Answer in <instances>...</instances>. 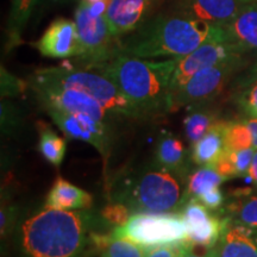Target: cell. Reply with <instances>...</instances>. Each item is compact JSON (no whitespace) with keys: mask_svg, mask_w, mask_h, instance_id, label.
<instances>
[{"mask_svg":"<svg viewBox=\"0 0 257 257\" xmlns=\"http://www.w3.org/2000/svg\"><path fill=\"white\" fill-rule=\"evenodd\" d=\"M98 218L87 210L46 206L22 223L18 249L22 257L92 256L91 236Z\"/></svg>","mask_w":257,"mask_h":257,"instance_id":"cell-1","label":"cell"},{"mask_svg":"<svg viewBox=\"0 0 257 257\" xmlns=\"http://www.w3.org/2000/svg\"><path fill=\"white\" fill-rule=\"evenodd\" d=\"M225 41L223 27L181 15H159L117 41L115 55L181 59L210 41ZM226 42V41H225Z\"/></svg>","mask_w":257,"mask_h":257,"instance_id":"cell-2","label":"cell"},{"mask_svg":"<svg viewBox=\"0 0 257 257\" xmlns=\"http://www.w3.org/2000/svg\"><path fill=\"white\" fill-rule=\"evenodd\" d=\"M178 59L162 61L117 54L98 68L108 76L144 117L172 111L170 81Z\"/></svg>","mask_w":257,"mask_h":257,"instance_id":"cell-3","label":"cell"},{"mask_svg":"<svg viewBox=\"0 0 257 257\" xmlns=\"http://www.w3.org/2000/svg\"><path fill=\"white\" fill-rule=\"evenodd\" d=\"M186 189L187 175L153 163L115 182L111 199L133 213H176L186 202Z\"/></svg>","mask_w":257,"mask_h":257,"instance_id":"cell-4","label":"cell"},{"mask_svg":"<svg viewBox=\"0 0 257 257\" xmlns=\"http://www.w3.org/2000/svg\"><path fill=\"white\" fill-rule=\"evenodd\" d=\"M34 76L85 92L100 102L115 119L128 120L146 118L108 76L96 69L61 64L57 67L38 69Z\"/></svg>","mask_w":257,"mask_h":257,"instance_id":"cell-5","label":"cell"},{"mask_svg":"<svg viewBox=\"0 0 257 257\" xmlns=\"http://www.w3.org/2000/svg\"><path fill=\"white\" fill-rule=\"evenodd\" d=\"M112 236L130 239L149 249L188 240L180 213H134L126 224L112 230Z\"/></svg>","mask_w":257,"mask_h":257,"instance_id":"cell-6","label":"cell"},{"mask_svg":"<svg viewBox=\"0 0 257 257\" xmlns=\"http://www.w3.org/2000/svg\"><path fill=\"white\" fill-rule=\"evenodd\" d=\"M74 22L80 42V55L75 59L80 66L98 68L115 56L118 40L112 35L105 16L93 14L82 2H79Z\"/></svg>","mask_w":257,"mask_h":257,"instance_id":"cell-7","label":"cell"},{"mask_svg":"<svg viewBox=\"0 0 257 257\" xmlns=\"http://www.w3.org/2000/svg\"><path fill=\"white\" fill-rule=\"evenodd\" d=\"M29 86L43 108H59L73 113L86 114L108 126H111L114 119L100 102L79 89L46 81L34 75L29 80Z\"/></svg>","mask_w":257,"mask_h":257,"instance_id":"cell-8","label":"cell"},{"mask_svg":"<svg viewBox=\"0 0 257 257\" xmlns=\"http://www.w3.org/2000/svg\"><path fill=\"white\" fill-rule=\"evenodd\" d=\"M240 66L242 56H236L198 72L173 95L172 111L187 106L195 107L213 100L220 94Z\"/></svg>","mask_w":257,"mask_h":257,"instance_id":"cell-9","label":"cell"},{"mask_svg":"<svg viewBox=\"0 0 257 257\" xmlns=\"http://www.w3.org/2000/svg\"><path fill=\"white\" fill-rule=\"evenodd\" d=\"M44 110L67 137L89 143L100 153L105 173L112 149L111 126L86 114L73 113L59 108H44Z\"/></svg>","mask_w":257,"mask_h":257,"instance_id":"cell-10","label":"cell"},{"mask_svg":"<svg viewBox=\"0 0 257 257\" xmlns=\"http://www.w3.org/2000/svg\"><path fill=\"white\" fill-rule=\"evenodd\" d=\"M211 211L194 198L186 201L180 211L187 229L188 240L194 245L205 248L217 245L231 221L227 216L220 217Z\"/></svg>","mask_w":257,"mask_h":257,"instance_id":"cell-11","label":"cell"},{"mask_svg":"<svg viewBox=\"0 0 257 257\" xmlns=\"http://www.w3.org/2000/svg\"><path fill=\"white\" fill-rule=\"evenodd\" d=\"M236 56L242 55L237 54L227 42L216 40L204 43L188 55L178 59L170 81V96L173 98V95L198 72Z\"/></svg>","mask_w":257,"mask_h":257,"instance_id":"cell-12","label":"cell"},{"mask_svg":"<svg viewBox=\"0 0 257 257\" xmlns=\"http://www.w3.org/2000/svg\"><path fill=\"white\" fill-rule=\"evenodd\" d=\"M159 0H108L105 18L112 35L119 40L149 19L150 12Z\"/></svg>","mask_w":257,"mask_h":257,"instance_id":"cell-13","label":"cell"},{"mask_svg":"<svg viewBox=\"0 0 257 257\" xmlns=\"http://www.w3.org/2000/svg\"><path fill=\"white\" fill-rule=\"evenodd\" d=\"M35 48L41 55L50 59H68L80 55V42L75 22L67 18H57L54 21Z\"/></svg>","mask_w":257,"mask_h":257,"instance_id":"cell-14","label":"cell"},{"mask_svg":"<svg viewBox=\"0 0 257 257\" xmlns=\"http://www.w3.org/2000/svg\"><path fill=\"white\" fill-rule=\"evenodd\" d=\"M248 3L246 0H180L178 15L223 27Z\"/></svg>","mask_w":257,"mask_h":257,"instance_id":"cell-15","label":"cell"},{"mask_svg":"<svg viewBox=\"0 0 257 257\" xmlns=\"http://www.w3.org/2000/svg\"><path fill=\"white\" fill-rule=\"evenodd\" d=\"M225 41L239 55L257 51V0L243 6L229 23L223 25Z\"/></svg>","mask_w":257,"mask_h":257,"instance_id":"cell-16","label":"cell"},{"mask_svg":"<svg viewBox=\"0 0 257 257\" xmlns=\"http://www.w3.org/2000/svg\"><path fill=\"white\" fill-rule=\"evenodd\" d=\"M220 257H257V231L230 221L220 239Z\"/></svg>","mask_w":257,"mask_h":257,"instance_id":"cell-17","label":"cell"},{"mask_svg":"<svg viewBox=\"0 0 257 257\" xmlns=\"http://www.w3.org/2000/svg\"><path fill=\"white\" fill-rule=\"evenodd\" d=\"M93 198L88 192L76 187L63 178H57L46 199V206L57 210H87Z\"/></svg>","mask_w":257,"mask_h":257,"instance_id":"cell-18","label":"cell"},{"mask_svg":"<svg viewBox=\"0 0 257 257\" xmlns=\"http://www.w3.org/2000/svg\"><path fill=\"white\" fill-rule=\"evenodd\" d=\"M225 120H218L204 137L192 147V161L199 167H213L226 150L224 140Z\"/></svg>","mask_w":257,"mask_h":257,"instance_id":"cell-19","label":"cell"},{"mask_svg":"<svg viewBox=\"0 0 257 257\" xmlns=\"http://www.w3.org/2000/svg\"><path fill=\"white\" fill-rule=\"evenodd\" d=\"M226 206L231 223L257 231V188L237 189Z\"/></svg>","mask_w":257,"mask_h":257,"instance_id":"cell-20","label":"cell"},{"mask_svg":"<svg viewBox=\"0 0 257 257\" xmlns=\"http://www.w3.org/2000/svg\"><path fill=\"white\" fill-rule=\"evenodd\" d=\"M156 163L172 172L187 174V150L179 137L172 134H165L156 144Z\"/></svg>","mask_w":257,"mask_h":257,"instance_id":"cell-21","label":"cell"},{"mask_svg":"<svg viewBox=\"0 0 257 257\" xmlns=\"http://www.w3.org/2000/svg\"><path fill=\"white\" fill-rule=\"evenodd\" d=\"M37 3H40V0H12L6 27V48L9 50L22 44V35Z\"/></svg>","mask_w":257,"mask_h":257,"instance_id":"cell-22","label":"cell"},{"mask_svg":"<svg viewBox=\"0 0 257 257\" xmlns=\"http://www.w3.org/2000/svg\"><path fill=\"white\" fill-rule=\"evenodd\" d=\"M226 179L221 176L213 167H200L187 176L186 201L189 199H198L200 195L212 188L219 187Z\"/></svg>","mask_w":257,"mask_h":257,"instance_id":"cell-23","label":"cell"},{"mask_svg":"<svg viewBox=\"0 0 257 257\" xmlns=\"http://www.w3.org/2000/svg\"><path fill=\"white\" fill-rule=\"evenodd\" d=\"M67 149L66 140L59 136L55 131L51 130L48 125L40 126V141H38V152L43 159L50 165L59 167L64 159Z\"/></svg>","mask_w":257,"mask_h":257,"instance_id":"cell-24","label":"cell"},{"mask_svg":"<svg viewBox=\"0 0 257 257\" xmlns=\"http://www.w3.org/2000/svg\"><path fill=\"white\" fill-rule=\"evenodd\" d=\"M219 120L217 114L205 108H193L184 120L185 135L188 142L195 144Z\"/></svg>","mask_w":257,"mask_h":257,"instance_id":"cell-25","label":"cell"},{"mask_svg":"<svg viewBox=\"0 0 257 257\" xmlns=\"http://www.w3.org/2000/svg\"><path fill=\"white\" fill-rule=\"evenodd\" d=\"M224 140L226 150L230 152L248 149L252 147L251 133L244 120L225 121Z\"/></svg>","mask_w":257,"mask_h":257,"instance_id":"cell-26","label":"cell"},{"mask_svg":"<svg viewBox=\"0 0 257 257\" xmlns=\"http://www.w3.org/2000/svg\"><path fill=\"white\" fill-rule=\"evenodd\" d=\"M150 249L125 238H112L102 250L101 257H147Z\"/></svg>","mask_w":257,"mask_h":257,"instance_id":"cell-27","label":"cell"},{"mask_svg":"<svg viewBox=\"0 0 257 257\" xmlns=\"http://www.w3.org/2000/svg\"><path fill=\"white\" fill-rule=\"evenodd\" d=\"M236 101L248 117L257 118V79L242 86Z\"/></svg>","mask_w":257,"mask_h":257,"instance_id":"cell-28","label":"cell"},{"mask_svg":"<svg viewBox=\"0 0 257 257\" xmlns=\"http://www.w3.org/2000/svg\"><path fill=\"white\" fill-rule=\"evenodd\" d=\"M100 217L102 220L107 221L112 226L119 227L126 224L130 219L131 211L128 210L126 205L118 201H112L100 211Z\"/></svg>","mask_w":257,"mask_h":257,"instance_id":"cell-29","label":"cell"},{"mask_svg":"<svg viewBox=\"0 0 257 257\" xmlns=\"http://www.w3.org/2000/svg\"><path fill=\"white\" fill-rule=\"evenodd\" d=\"M231 160H232L234 169H236L237 178H242V176H246L249 174L250 166H251L253 155H255L256 149L253 147L248 148V149L236 150V152H230Z\"/></svg>","mask_w":257,"mask_h":257,"instance_id":"cell-30","label":"cell"},{"mask_svg":"<svg viewBox=\"0 0 257 257\" xmlns=\"http://www.w3.org/2000/svg\"><path fill=\"white\" fill-rule=\"evenodd\" d=\"M193 244L189 240L166 244L150 249L147 257H184Z\"/></svg>","mask_w":257,"mask_h":257,"instance_id":"cell-31","label":"cell"},{"mask_svg":"<svg viewBox=\"0 0 257 257\" xmlns=\"http://www.w3.org/2000/svg\"><path fill=\"white\" fill-rule=\"evenodd\" d=\"M25 89V83L21 79L16 78L9 70L2 67V96L19 95Z\"/></svg>","mask_w":257,"mask_h":257,"instance_id":"cell-32","label":"cell"},{"mask_svg":"<svg viewBox=\"0 0 257 257\" xmlns=\"http://www.w3.org/2000/svg\"><path fill=\"white\" fill-rule=\"evenodd\" d=\"M17 216V207L11 205L9 201L2 202V223H0V231H2V239L8 238L9 234L14 230Z\"/></svg>","mask_w":257,"mask_h":257,"instance_id":"cell-33","label":"cell"},{"mask_svg":"<svg viewBox=\"0 0 257 257\" xmlns=\"http://www.w3.org/2000/svg\"><path fill=\"white\" fill-rule=\"evenodd\" d=\"M19 115L16 108L9 102L2 104V128L6 134L11 133L17 127Z\"/></svg>","mask_w":257,"mask_h":257,"instance_id":"cell-34","label":"cell"},{"mask_svg":"<svg viewBox=\"0 0 257 257\" xmlns=\"http://www.w3.org/2000/svg\"><path fill=\"white\" fill-rule=\"evenodd\" d=\"M199 201H201L202 204L205 205V206H207L210 210L214 211V210H218V208H220L223 206L224 201H225V197L223 194V192L220 191L219 187H216V188H212L210 191L204 193V194L200 195V197L198 198Z\"/></svg>","mask_w":257,"mask_h":257,"instance_id":"cell-35","label":"cell"},{"mask_svg":"<svg viewBox=\"0 0 257 257\" xmlns=\"http://www.w3.org/2000/svg\"><path fill=\"white\" fill-rule=\"evenodd\" d=\"M213 168L216 169L221 176H224L226 180L237 178L236 169H234L233 162L232 160H231L230 153L227 152V150H225V153L219 157V160L214 163Z\"/></svg>","mask_w":257,"mask_h":257,"instance_id":"cell-36","label":"cell"},{"mask_svg":"<svg viewBox=\"0 0 257 257\" xmlns=\"http://www.w3.org/2000/svg\"><path fill=\"white\" fill-rule=\"evenodd\" d=\"M184 257H220V242L212 248H205L193 244Z\"/></svg>","mask_w":257,"mask_h":257,"instance_id":"cell-37","label":"cell"},{"mask_svg":"<svg viewBox=\"0 0 257 257\" xmlns=\"http://www.w3.org/2000/svg\"><path fill=\"white\" fill-rule=\"evenodd\" d=\"M79 2H82L93 14L102 16H105L108 5V0H79Z\"/></svg>","mask_w":257,"mask_h":257,"instance_id":"cell-38","label":"cell"},{"mask_svg":"<svg viewBox=\"0 0 257 257\" xmlns=\"http://www.w3.org/2000/svg\"><path fill=\"white\" fill-rule=\"evenodd\" d=\"M245 124L248 125L250 133H251V137H252V147L257 149V118H246L244 119Z\"/></svg>","mask_w":257,"mask_h":257,"instance_id":"cell-39","label":"cell"},{"mask_svg":"<svg viewBox=\"0 0 257 257\" xmlns=\"http://www.w3.org/2000/svg\"><path fill=\"white\" fill-rule=\"evenodd\" d=\"M257 79V59L253 64L251 66V68L248 70V73H246V75L244 76L242 79V81H240V85H245V83H248L250 81H252V80Z\"/></svg>","mask_w":257,"mask_h":257,"instance_id":"cell-40","label":"cell"},{"mask_svg":"<svg viewBox=\"0 0 257 257\" xmlns=\"http://www.w3.org/2000/svg\"><path fill=\"white\" fill-rule=\"evenodd\" d=\"M248 175L250 176V179H251L253 184H255V187L257 188V149L255 152V155H253V160L251 166H250Z\"/></svg>","mask_w":257,"mask_h":257,"instance_id":"cell-41","label":"cell"},{"mask_svg":"<svg viewBox=\"0 0 257 257\" xmlns=\"http://www.w3.org/2000/svg\"><path fill=\"white\" fill-rule=\"evenodd\" d=\"M40 2H43V0H40ZM51 3H55V4H63V3H70L74 2V0H49Z\"/></svg>","mask_w":257,"mask_h":257,"instance_id":"cell-42","label":"cell"},{"mask_svg":"<svg viewBox=\"0 0 257 257\" xmlns=\"http://www.w3.org/2000/svg\"><path fill=\"white\" fill-rule=\"evenodd\" d=\"M246 2H256V0H246Z\"/></svg>","mask_w":257,"mask_h":257,"instance_id":"cell-43","label":"cell"}]
</instances>
